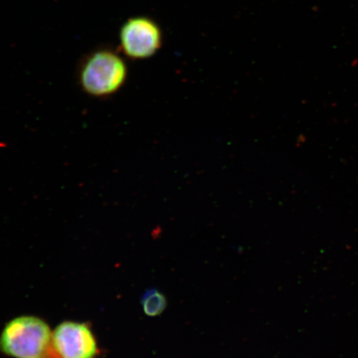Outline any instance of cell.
<instances>
[{
    "mask_svg": "<svg viewBox=\"0 0 358 358\" xmlns=\"http://www.w3.org/2000/svg\"><path fill=\"white\" fill-rule=\"evenodd\" d=\"M120 50L134 60L146 59L159 51L162 33L158 24L147 17H131L120 29Z\"/></svg>",
    "mask_w": 358,
    "mask_h": 358,
    "instance_id": "obj_3",
    "label": "cell"
},
{
    "mask_svg": "<svg viewBox=\"0 0 358 358\" xmlns=\"http://www.w3.org/2000/svg\"><path fill=\"white\" fill-rule=\"evenodd\" d=\"M141 306L147 316L157 317L162 315L168 306L164 294L155 288L147 289L141 297Z\"/></svg>",
    "mask_w": 358,
    "mask_h": 358,
    "instance_id": "obj_5",
    "label": "cell"
},
{
    "mask_svg": "<svg viewBox=\"0 0 358 358\" xmlns=\"http://www.w3.org/2000/svg\"><path fill=\"white\" fill-rule=\"evenodd\" d=\"M80 88L87 95L106 98L118 92L128 76V67L120 53L104 47L90 52L78 69Z\"/></svg>",
    "mask_w": 358,
    "mask_h": 358,
    "instance_id": "obj_1",
    "label": "cell"
},
{
    "mask_svg": "<svg viewBox=\"0 0 358 358\" xmlns=\"http://www.w3.org/2000/svg\"><path fill=\"white\" fill-rule=\"evenodd\" d=\"M48 325L38 317L24 316L8 323L0 337V349L16 358H39L50 345Z\"/></svg>",
    "mask_w": 358,
    "mask_h": 358,
    "instance_id": "obj_2",
    "label": "cell"
},
{
    "mask_svg": "<svg viewBox=\"0 0 358 358\" xmlns=\"http://www.w3.org/2000/svg\"><path fill=\"white\" fill-rule=\"evenodd\" d=\"M40 358V357H39Z\"/></svg>",
    "mask_w": 358,
    "mask_h": 358,
    "instance_id": "obj_6",
    "label": "cell"
},
{
    "mask_svg": "<svg viewBox=\"0 0 358 358\" xmlns=\"http://www.w3.org/2000/svg\"><path fill=\"white\" fill-rule=\"evenodd\" d=\"M52 348L57 358H94L95 338L86 324L76 322L61 324L52 335Z\"/></svg>",
    "mask_w": 358,
    "mask_h": 358,
    "instance_id": "obj_4",
    "label": "cell"
}]
</instances>
